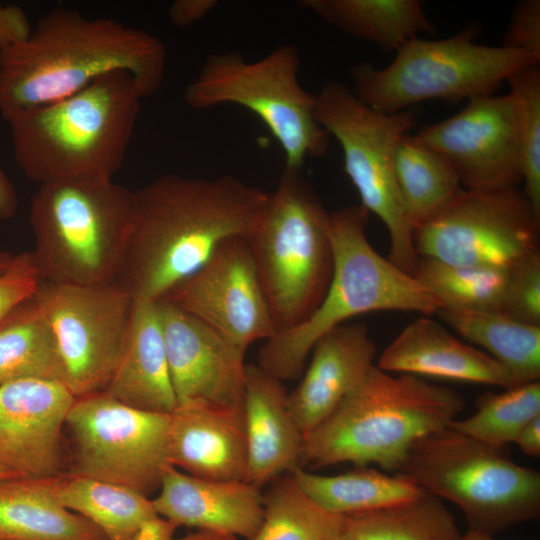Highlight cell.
I'll list each match as a JSON object with an SVG mask.
<instances>
[{
  "label": "cell",
  "instance_id": "d6a6232c",
  "mask_svg": "<svg viewBox=\"0 0 540 540\" xmlns=\"http://www.w3.org/2000/svg\"><path fill=\"white\" fill-rule=\"evenodd\" d=\"M343 515L311 499L289 474L272 481L264 494L261 527L251 540H338Z\"/></svg>",
  "mask_w": 540,
  "mask_h": 540
},
{
  "label": "cell",
  "instance_id": "2e32d148",
  "mask_svg": "<svg viewBox=\"0 0 540 540\" xmlns=\"http://www.w3.org/2000/svg\"><path fill=\"white\" fill-rule=\"evenodd\" d=\"M417 136L440 153L465 189L517 186L522 181L517 117L509 93L467 101L459 113Z\"/></svg>",
  "mask_w": 540,
  "mask_h": 540
},
{
  "label": "cell",
  "instance_id": "4fadbf2b",
  "mask_svg": "<svg viewBox=\"0 0 540 540\" xmlns=\"http://www.w3.org/2000/svg\"><path fill=\"white\" fill-rule=\"evenodd\" d=\"M170 414L131 407L99 391L75 399L65 421L72 474L135 489H159L168 462Z\"/></svg>",
  "mask_w": 540,
  "mask_h": 540
},
{
  "label": "cell",
  "instance_id": "7bdbcfd3",
  "mask_svg": "<svg viewBox=\"0 0 540 540\" xmlns=\"http://www.w3.org/2000/svg\"><path fill=\"white\" fill-rule=\"evenodd\" d=\"M18 208V195L13 183L0 167V220L12 218Z\"/></svg>",
  "mask_w": 540,
  "mask_h": 540
},
{
  "label": "cell",
  "instance_id": "ba28073f",
  "mask_svg": "<svg viewBox=\"0 0 540 540\" xmlns=\"http://www.w3.org/2000/svg\"><path fill=\"white\" fill-rule=\"evenodd\" d=\"M396 474L455 504L489 534L540 514V473L449 425L414 442Z\"/></svg>",
  "mask_w": 540,
  "mask_h": 540
},
{
  "label": "cell",
  "instance_id": "c3c4849f",
  "mask_svg": "<svg viewBox=\"0 0 540 540\" xmlns=\"http://www.w3.org/2000/svg\"><path fill=\"white\" fill-rule=\"evenodd\" d=\"M18 478L12 473H10L8 470L0 466V481L7 480V479H13Z\"/></svg>",
  "mask_w": 540,
  "mask_h": 540
},
{
  "label": "cell",
  "instance_id": "5bb4252c",
  "mask_svg": "<svg viewBox=\"0 0 540 540\" xmlns=\"http://www.w3.org/2000/svg\"><path fill=\"white\" fill-rule=\"evenodd\" d=\"M35 298L57 341L65 385L78 398L104 391L126 348L134 299L116 282H40Z\"/></svg>",
  "mask_w": 540,
  "mask_h": 540
},
{
  "label": "cell",
  "instance_id": "8992f818",
  "mask_svg": "<svg viewBox=\"0 0 540 540\" xmlns=\"http://www.w3.org/2000/svg\"><path fill=\"white\" fill-rule=\"evenodd\" d=\"M134 212V192L113 179L39 185L29 223L30 254L40 279L69 285L115 282Z\"/></svg>",
  "mask_w": 540,
  "mask_h": 540
},
{
  "label": "cell",
  "instance_id": "7a4b0ae2",
  "mask_svg": "<svg viewBox=\"0 0 540 540\" xmlns=\"http://www.w3.org/2000/svg\"><path fill=\"white\" fill-rule=\"evenodd\" d=\"M166 66L157 36L115 19L53 9L25 40L0 49V115L59 101L115 71L129 73L145 98L161 87Z\"/></svg>",
  "mask_w": 540,
  "mask_h": 540
},
{
  "label": "cell",
  "instance_id": "836d02e7",
  "mask_svg": "<svg viewBox=\"0 0 540 540\" xmlns=\"http://www.w3.org/2000/svg\"><path fill=\"white\" fill-rule=\"evenodd\" d=\"M509 269L455 265L419 257L413 276L438 299L442 309L500 311Z\"/></svg>",
  "mask_w": 540,
  "mask_h": 540
},
{
  "label": "cell",
  "instance_id": "7dc6e473",
  "mask_svg": "<svg viewBox=\"0 0 540 540\" xmlns=\"http://www.w3.org/2000/svg\"><path fill=\"white\" fill-rule=\"evenodd\" d=\"M13 255L9 253H0V275L5 273L10 266Z\"/></svg>",
  "mask_w": 540,
  "mask_h": 540
},
{
  "label": "cell",
  "instance_id": "4316f807",
  "mask_svg": "<svg viewBox=\"0 0 540 540\" xmlns=\"http://www.w3.org/2000/svg\"><path fill=\"white\" fill-rule=\"evenodd\" d=\"M49 485L63 507L89 520L107 540H133L159 517L147 495L123 485L72 473L49 477Z\"/></svg>",
  "mask_w": 540,
  "mask_h": 540
},
{
  "label": "cell",
  "instance_id": "4dcf8cb0",
  "mask_svg": "<svg viewBox=\"0 0 540 540\" xmlns=\"http://www.w3.org/2000/svg\"><path fill=\"white\" fill-rule=\"evenodd\" d=\"M399 192L414 228L435 215L460 190L451 164L418 136L404 134L393 154Z\"/></svg>",
  "mask_w": 540,
  "mask_h": 540
},
{
  "label": "cell",
  "instance_id": "ffe728a7",
  "mask_svg": "<svg viewBox=\"0 0 540 540\" xmlns=\"http://www.w3.org/2000/svg\"><path fill=\"white\" fill-rule=\"evenodd\" d=\"M247 481L206 480L168 466L152 499L159 517L197 530L251 540L264 516V494Z\"/></svg>",
  "mask_w": 540,
  "mask_h": 540
},
{
  "label": "cell",
  "instance_id": "52a82bcc",
  "mask_svg": "<svg viewBox=\"0 0 540 540\" xmlns=\"http://www.w3.org/2000/svg\"><path fill=\"white\" fill-rule=\"evenodd\" d=\"M330 213L301 170L285 168L244 237L276 332L307 319L333 272Z\"/></svg>",
  "mask_w": 540,
  "mask_h": 540
},
{
  "label": "cell",
  "instance_id": "ab89813d",
  "mask_svg": "<svg viewBox=\"0 0 540 540\" xmlns=\"http://www.w3.org/2000/svg\"><path fill=\"white\" fill-rule=\"evenodd\" d=\"M31 29L32 25L21 7L0 4V49L25 40Z\"/></svg>",
  "mask_w": 540,
  "mask_h": 540
},
{
  "label": "cell",
  "instance_id": "5b68a950",
  "mask_svg": "<svg viewBox=\"0 0 540 540\" xmlns=\"http://www.w3.org/2000/svg\"><path fill=\"white\" fill-rule=\"evenodd\" d=\"M368 215L360 204L330 213L333 272L329 286L307 319L265 340L257 365L267 374L280 381L298 378L315 343L357 315L385 310L430 315L442 309L414 276L372 247L365 232Z\"/></svg>",
  "mask_w": 540,
  "mask_h": 540
},
{
  "label": "cell",
  "instance_id": "7c38bea8",
  "mask_svg": "<svg viewBox=\"0 0 540 540\" xmlns=\"http://www.w3.org/2000/svg\"><path fill=\"white\" fill-rule=\"evenodd\" d=\"M418 257L509 269L539 252L540 214L523 190L460 189L413 231Z\"/></svg>",
  "mask_w": 540,
  "mask_h": 540
},
{
  "label": "cell",
  "instance_id": "44dd1931",
  "mask_svg": "<svg viewBox=\"0 0 540 540\" xmlns=\"http://www.w3.org/2000/svg\"><path fill=\"white\" fill-rule=\"evenodd\" d=\"M309 367L288 404L304 437L341 403L374 365L376 346L362 322L344 323L312 348Z\"/></svg>",
  "mask_w": 540,
  "mask_h": 540
},
{
  "label": "cell",
  "instance_id": "30bf717a",
  "mask_svg": "<svg viewBox=\"0 0 540 540\" xmlns=\"http://www.w3.org/2000/svg\"><path fill=\"white\" fill-rule=\"evenodd\" d=\"M299 51L281 44L260 59L237 51L208 56L183 99L196 110L232 104L248 109L280 144L285 168L302 170L307 157L325 154L328 134L315 119V94L298 79Z\"/></svg>",
  "mask_w": 540,
  "mask_h": 540
},
{
  "label": "cell",
  "instance_id": "f1b7e54d",
  "mask_svg": "<svg viewBox=\"0 0 540 540\" xmlns=\"http://www.w3.org/2000/svg\"><path fill=\"white\" fill-rule=\"evenodd\" d=\"M438 314L463 338L484 348L519 385L539 380L540 325L500 311L441 309Z\"/></svg>",
  "mask_w": 540,
  "mask_h": 540
},
{
  "label": "cell",
  "instance_id": "e575fe53",
  "mask_svg": "<svg viewBox=\"0 0 540 540\" xmlns=\"http://www.w3.org/2000/svg\"><path fill=\"white\" fill-rule=\"evenodd\" d=\"M540 415V382L532 381L506 388L504 392H485L476 402V412L455 419L449 426L482 443L505 448L519 432Z\"/></svg>",
  "mask_w": 540,
  "mask_h": 540
},
{
  "label": "cell",
  "instance_id": "d590c367",
  "mask_svg": "<svg viewBox=\"0 0 540 540\" xmlns=\"http://www.w3.org/2000/svg\"><path fill=\"white\" fill-rule=\"evenodd\" d=\"M506 82L516 109L523 192L540 214V63L516 71Z\"/></svg>",
  "mask_w": 540,
  "mask_h": 540
},
{
  "label": "cell",
  "instance_id": "74e56055",
  "mask_svg": "<svg viewBox=\"0 0 540 540\" xmlns=\"http://www.w3.org/2000/svg\"><path fill=\"white\" fill-rule=\"evenodd\" d=\"M40 282L30 252L13 255L9 268L0 275V322L33 297Z\"/></svg>",
  "mask_w": 540,
  "mask_h": 540
},
{
  "label": "cell",
  "instance_id": "9a60e30c",
  "mask_svg": "<svg viewBox=\"0 0 540 540\" xmlns=\"http://www.w3.org/2000/svg\"><path fill=\"white\" fill-rule=\"evenodd\" d=\"M163 298L244 352L253 342L267 340L277 331L244 237L221 243L196 272Z\"/></svg>",
  "mask_w": 540,
  "mask_h": 540
},
{
  "label": "cell",
  "instance_id": "8fae6325",
  "mask_svg": "<svg viewBox=\"0 0 540 540\" xmlns=\"http://www.w3.org/2000/svg\"><path fill=\"white\" fill-rule=\"evenodd\" d=\"M315 119L339 143L344 171L368 213L386 226L388 259L413 276L418 255L414 226L404 207L393 168L398 140L415 125V110L383 113L358 99L350 87L326 82L315 94Z\"/></svg>",
  "mask_w": 540,
  "mask_h": 540
},
{
  "label": "cell",
  "instance_id": "1f68e13d",
  "mask_svg": "<svg viewBox=\"0 0 540 540\" xmlns=\"http://www.w3.org/2000/svg\"><path fill=\"white\" fill-rule=\"evenodd\" d=\"M459 535L442 500L426 492L399 504L343 515L338 540H453Z\"/></svg>",
  "mask_w": 540,
  "mask_h": 540
},
{
  "label": "cell",
  "instance_id": "d4e9b609",
  "mask_svg": "<svg viewBox=\"0 0 540 540\" xmlns=\"http://www.w3.org/2000/svg\"><path fill=\"white\" fill-rule=\"evenodd\" d=\"M0 540H107L89 520L63 507L48 478L0 481Z\"/></svg>",
  "mask_w": 540,
  "mask_h": 540
},
{
  "label": "cell",
  "instance_id": "83f0119b",
  "mask_svg": "<svg viewBox=\"0 0 540 540\" xmlns=\"http://www.w3.org/2000/svg\"><path fill=\"white\" fill-rule=\"evenodd\" d=\"M21 379L65 384L55 334L35 295L0 322V385Z\"/></svg>",
  "mask_w": 540,
  "mask_h": 540
},
{
  "label": "cell",
  "instance_id": "484cf974",
  "mask_svg": "<svg viewBox=\"0 0 540 540\" xmlns=\"http://www.w3.org/2000/svg\"><path fill=\"white\" fill-rule=\"evenodd\" d=\"M300 6L354 38L396 52L420 34H435L418 0H303Z\"/></svg>",
  "mask_w": 540,
  "mask_h": 540
},
{
  "label": "cell",
  "instance_id": "f35d334b",
  "mask_svg": "<svg viewBox=\"0 0 540 540\" xmlns=\"http://www.w3.org/2000/svg\"><path fill=\"white\" fill-rule=\"evenodd\" d=\"M502 45L540 60L539 0H523L515 6Z\"/></svg>",
  "mask_w": 540,
  "mask_h": 540
},
{
  "label": "cell",
  "instance_id": "bcb514c9",
  "mask_svg": "<svg viewBox=\"0 0 540 540\" xmlns=\"http://www.w3.org/2000/svg\"><path fill=\"white\" fill-rule=\"evenodd\" d=\"M453 540H497L493 537V534H489L483 531L468 529L464 535H459Z\"/></svg>",
  "mask_w": 540,
  "mask_h": 540
},
{
  "label": "cell",
  "instance_id": "cb8c5ba5",
  "mask_svg": "<svg viewBox=\"0 0 540 540\" xmlns=\"http://www.w3.org/2000/svg\"><path fill=\"white\" fill-rule=\"evenodd\" d=\"M104 391L145 411L171 414L177 407L156 302L135 301L126 348Z\"/></svg>",
  "mask_w": 540,
  "mask_h": 540
},
{
  "label": "cell",
  "instance_id": "e0dca14e",
  "mask_svg": "<svg viewBox=\"0 0 540 540\" xmlns=\"http://www.w3.org/2000/svg\"><path fill=\"white\" fill-rule=\"evenodd\" d=\"M156 303L177 403L243 408L245 352L167 299Z\"/></svg>",
  "mask_w": 540,
  "mask_h": 540
},
{
  "label": "cell",
  "instance_id": "ee69618b",
  "mask_svg": "<svg viewBox=\"0 0 540 540\" xmlns=\"http://www.w3.org/2000/svg\"><path fill=\"white\" fill-rule=\"evenodd\" d=\"M177 526L161 517L146 523L133 540H171Z\"/></svg>",
  "mask_w": 540,
  "mask_h": 540
},
{
  "label": "cell",
  "instance_id": "3957f363",
  "mask_svg": "<svg viewBox=\"0 0 540 540\" xmlns=\"http://www.w3.org/2000/svg\"><path fill=\"white\" fill-rule=\"evenodd\" d=\"M143 98L129 73L115 71L59 101L4 115L18 167L39 185L112 180L125 159Z\"/></svg>",
  "mask_w": 540,
  "mask_h": 540
},
{
  "label": "cell",
  "instance_id": "603a6c76",
  "mask_svg": "<svg viewBox=\"0 0 540 540\" xmlns=\"http://www.w3.org/2000/svg\"><path fill=\"white\" fill-rule=\"evenodd\" d=\"M243 410L248 483L261 488L301 467L304 435L290 411L282 381L258 365L246 364Z\"/></svg>",
  "mask_w": 540,
  "mask_h": 540
},
{
  "label": "cell",
  "instance_id": "6da1fadb",
  "mask_svg": "<svg viewBox=\"0 0 540 540\" xmlns=\"http://www.w3.org/2000/svg\"><path fill=\"white\" fill-rule=\"evenodd\" d=\"M268 193L231 175L174 173L134 191L133 226L115 282L134 301L157 302L221 243L245 237Z\"/></svg>",
  "mask_w": 540,
  "mask_h": 540
},
{
  "label": "cell",
  "instance_id": "f6af8a7d",
  "mask_svg": "<svg viewBox=\"0 0 540 540\" xmlns=\"http://www.w3.org/2000/svg\"><path fill=\"white\" fill-rule=\"evenodd\" d=\"M171 540H237V538L225 533L196 530L181 537H173Z\"/></svg>",
  "mask_w": 540,
  "mask_h": 540
},
{
  "label": "cell",
  "instance_id": "d6986e66",
  "mask_svg": "<svg viewBox=\"0 0 540 540\" xmlns=\"http://www.w3.org/2000/svg\"><path fill=\"white\" fill-rule=\"evenodd\" d=\"M244 410L204 401L180 403L170 414L168 462L206 480L246 481Z\"/></svg>",
  "mask_w": 540,
  "mask_h": 540
},
{
  "label": "cell",
  "instance_id": "b9f144b4",
  "mask_svg": "<svg viewBox=\"0 0 540 540\" xmlns=\"http://www.w3.org/2000/svg\"><path fill=\"white\" fill-rule=\"evenodd\" d=\"M514 443L525 455L535 458L540 456V415L523 427Z\"/></svg>",
  "mask_w": 540,
  "mask_h": 540
},
{
  "label": "cell",
  "instance_id": "9c48e42d",
  "mask_svg": "<svg viewBox=\"0 0 540 540\" xmlns=\"http://www.w3.org/2000/svg\"><path fill=\"white\" fill-rule=\"evenodd\" d=\"M479 31L480 25L472 22L449 38L411 39L386 67L368 62L353 66L350 89L371 108L397 113L428 100L492 95L516 71L540 63L521 50L477 43Z\"/></svg>",
  "mask_w": 540,
  "mask_h": 540
},
{
  "label": "cell",
  "instance_id": "ac0fdd59",
  "mask_svg": "<svg viewBox=\"0 0 540 540\" xmlns=\"http://www.w3.org/2000/svg\"><path fill=\"white\" fill-rule=\"evenodd\" d=\"M75 399L58 381L0 385V466L18 478L58 475L61 431Z\"/></svg>",
  "mask_w": 540,
  "mask_h": 540
},
{
  "label": "cell",
  "instance_id": "7402d4cb",
  "mask_svg": "<svg viewBox=\"0 0 540 540\" xmlns=\"http://www.w3.org/2000/svg\"><path fill=\"white\" fill-rule=\"evenodd\" d=\"M383 371L511 388L513 375L486 352L468 345L434 319L410 322L381 353Z\"/></svg>",
  "mask_w": 540,
  "mask_h": 540
},
{
  "label": "cell",
  "instance_id": "f546056e",
  "mask_svg": "<svg viewBox=\"0 0 540 540\" xmlns=\"http://www.w3.org/2000/svg\"><path fill=\"white\" fill-rule=\"evenodd\" d=\"M290 475L317 504L340 515L399 504L426 493L397 474L391 476L368 466L332 476L298 467Z\"/></svg>",
  "mask_w": 540,
  "mask_h": 540
},
{
  "label": "cell",
  "instance_id": "8d00e7d4",
  "mask_svg": "<svg viewBox=\"0 0 540 540\" xmlns=\"http://www.w3.org/2000/svg\"><path fill=\"white\" fill-rule=\"evenodd\" d=\"M500 312L518 321L540 325V253L532 254L509 269Z\"/></svg>",
  "mask_w": 540,
  "mask_h": 540
},
{
  "label": "cell",
  "instance_id": "60d3db41",
  "mask_svg": "<svg viewBox=\"0 0 540 540\" xmlns=\"http://www.w3.org/2000/svg\"><path fill=\"white\" fill-rule=\"evenodd\" d=\"M215 0H176L168 9L170 21L186 28L205 18L216 6Z\"/></svg>",
  "mask_w": 540,
  "mask_h": 540
},
{
  "label": "cell",
  "instance_id": "277c9868",
  "mask_svg": "<svg viewBox=\"0 0 540 540\" xmlns=\"http://www.w3.org/2000/svg\"><path fill=\"white\" fill-rule=\"evenodd\" d=\"M465 405L452 388L373 365L304 437L301 468L349 462L396 472L415 441L448 426Z\"/></svg>",
  "mask_w": 540,
  "mask_h": 540
}]
</instances>
